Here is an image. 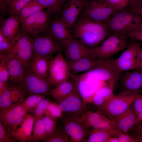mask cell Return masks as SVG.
I'll list each match as a JSON object with an SVG mask.
<instances>
[{
	"mask_svg": "<svg viewBox=\"0 0 142 142\" xmlns=\"http://www.w3.org/2000/svg\"><path fill=\"white\" fill-rule=\"evenodd\" d=\"M139 94L122 92L107 100L99 107V111L110 119L115 120L116 118L126 111L132 104Z\"/></svg>",
	"mask_w": 142,
	"mask_h": 142,
	"instance_id": "5b68a950",
	"label": "cell"
},
{
	"mask_svg": "<svg viewBox=\"0 0 142 142\" xmlns=\"http://www.w3.org/2000/svg\"><path fill=\"white\" fill-rule=\"evenodd\" d=\"M6 52L15 55L21 61L26 69L29 68L34 57L32 37L20 30L13 40L11 48Z\"/></svg>",
	"mask_w": 142,
	"mask_h": 142,
	"instance_id": "52a82bcc",
	"label": "cell"
},
{
	"mask_svg": "<svg viewBox=\"0 0 142 142\" xmlns=\"http://www.w3.org/2000/svg\"><path fill=\"white\" fill-rule=\"evenodd\" d=\"M48 31L61 44L63 50L74 38L71 30L60 17L51 21Z\"/></svg>",
	"mask_w": 142,
	"mask_h": 142,
	"instance_id": "7402d4cb",
	"label": "cell"
},
{
	"mask_svg": "<svg viewBox=\"0 0 142 142\" xmlns=\"http://www.w3.org/2000/svg\"><path fill=\"white\" fill-rule=\"evenodd\" d=\"M4 54L9 72L10 83L18 84L22 80L26 69L20 60L14 54L6 52Z\"/></svg>",
	"mask_w": 142,
	"mask_h": 142,
	"instance_id": "603a6c76",
	"label": "cell"
},
{
	"mask_svg": "<svg viewBox=\"0 0 142 142\" xmlns=\"http://www.w3.org/2000/svg\"><path fill=\"white\" fill-rule=\"evenodd\" d=\"M12 0H0V12L3 16L7 12L9 5Z\"/></svg>",
	"mask_w": 142,
	"mask_h": 142,
	"instance_id": "7dc6e473",
	"label": "cell"
},
{
	"mask_svg": "<svg viewBox=\"0 0 142 142\" xmlns=\"http://www.w3.org/2000/svg\"><path fill=\"white\" fill-rule=\"evenodd\" d=\"M32 0H12L8 9L10 16L16 15L27 4Z\"/></svg>",
	"mask_w": 142,
	"mask_h": 142,
	"instance_id": "e575fe53",
	"label": "cell"
},
{
	"mask_svg": "<svg viewBox=\"0 0 142 142\" xmlns=\"http://www.w3.org/2000/svg\"><path fill=\"white\" fill-rule=\"evenodd\" d=\"M88 1H92V0H87Z\"/></svg>",
	"mask_w": 142,
	"mask_h": 142,
	"instance_id": "680465c9",
	"label": "cell"
},
{
	"mask_svg": "<svg viewBox=\"0 0 142 142\" xmlns=\"http://www.w3.org/2000/svg\"><path fill=\"white\" fill-rule=\"evenodd\" d=\"M142 123V111L136 115L135 126Z\"/></svg>",
	"mask_w": 142,
	"mask_h": 142,
	"instance_id": "816d5d0a",
	"label": "cell"
},
{
	"mask_svg": "<svg viewBox=\"0 0 142 142\" xmlns=\"http://www.w3.org/2000/svg\"><path fill=\"white\" fill-rule=\"evenodd\" d=\"M93 50V48L88 47L80 40L74 38L63 52L69 64L83 58L90 57Z\"/></svg>",
	"mask_w": 142,
	"mask_h": 142,
	"instance_id": "ffe728a7",
	"label": "cell"
},
{
	"mask_svg": "<svg viewBox=\"0 0 142 142\" xmlns=\"http://www.w3.org/2000/svg\"><path fill=\"white\" fill-rule=\"evenodd\" d=\"M139 69L142 70V48L141 49L140 54V63Z\"/></svg>",
	"mask_w": 142,
	"mask_h": 142,
	"instance_id": "6f0895ef",
	"label": "cell"
},
{
	"mask_svg": "<svg viewBox=\"0 0 142 142\" xmlns=\"http://www.w3.org/2000/svg\"><path fill=\"white\" fill-rule=\"evenodd\" d=\"M74 38L89 48H94L100 45L112 33L105 22L96 21L81 16L72 28Z\"/></svg>",
	"mask_w": 142,
	"mask_h": 142,
	"instance_id": "6da1fadb",
	"label": "cell"
},
{
	"mask_svg": "<svg viewBox=\"0 0 142 142\" xmlns=\"http://www.w3.org/2000/svg\"><path fill=\"white\" fill-rule=\"evenodd\" d=\"M45 9L35 0H32L25 6L16 15L20 21L38 12Z\"/></svg>",
	"mask_w": 142,
	"mask_h": 142,
	"instance_id": "d6a6232c",
	"label": "cell"
},
{
	"mask_svg": "<svg viewBox=\"0 0 142 142\" xmlns=\"http://www.w3.org/2000/svg\"><path fill=\"white\" fill-rule=\"evenodd\" d=\"M105 22L112 33L128 36L142 22V16L126 8L116 12Z\"/></svg>",
	"mask_w": 142,
	"mask_h": 142,
	"instance_id": "7a4b0ae2",
	"label": "cell"
},
{
	"mask_svg": "<svg viewBox=\"0 0 142 142\" xmlns=\"http://www.w3.org/2000/svg\"><path fill=\"white\" fill-rule=\"evenodd\" d=\"M142 4V0H129L127 9L130 11Z\"/></svg>",
	"mask_w": 142,
	"mask_h": 142,
	"instance_id": "c3c4849f",
	"label": "cell"
},
{
	"mask_svg": "<svg viewBox=\"0 0 142 142\" xmlns=\"http://www.w3.org/2000/svg\"><path fill=\"white\" fill-rule=\"evenodd\" d=\"M45 95L37 94L30 95L23 102L25 107L29 110L35 107L42 99L45 98Z\"/></svg>",
	"mask_w": 142,
	"mask_h": 142,
	"instance_id": "74e56055",
	"label": "cell"
},
{
	"mask_svg": "<svg viewBox=\"0 0 142 142\" xmlns=\"http://www.w3.org/2000/svg\"><path fill=\"white\" fill-rule=\"evenodd\" d=\"M121 132L117 128L105 129L93 128L88 132L86 142H107L110 137L117 136Z\"/></svg>",
	"mask_w": 142,
	"mask_h": 142,
	"instance_id": "f1b7e54d",
	"label": "cell"
},
{
	"mask_svg": "<svg viewBox=\"0 0 142 142\" xmlns=\"http://www.w3.org/2000/svg\"><path fill=\"white\" fill-rule=\"evenodd\" d=\"M131 105L136 115L142 111V94L137 95Z\"/></svg>",
	"mask_w": 142,
	"mask_h": 142,
	"instance_id": "f6af8a7d",
	"label": "cell"
},
{
	"mask_svg": "<svg viewBox=\"0 0 142 142\" xmlns=\"http://www.w3.org/2000/svg\"><path fill=\"white\" fill-rule=\"evenodd\" d=\"M136 131L142 135V123L136 125Z\"/></svg>",
	"mask_w": 142,
	"mask_h": 142,
	"instance_id": "9f6ffc18",
	"label": "cell"
},
{
	"mask_svg": "<svg viewBox=\"0 0 142 142\" xmlns=\"http://www.w3.org/2000/svg\"><path fill=\"white\" fill-rule=\"evenodd\" d=\"M71 74H78L87 72L97 67L98 60L90 57L83 58L69 64Z\"/></svg>",
	"mask_w": 142,
	"mask_h": 142,
	"instance_id": "4316f807",
	"label": "cell"
},
{
	"mask_svg": "<svg viewBox=\"0 0 142 142\" xmlns=\"http://www.w3.org/2000/svg\"><path fill=\"white\" fill-rule=\"evenodd\" d=\"M49 60L40 57L34 56L30 68L36 74L48 80Z\"/></svg>",
	"mask_w": 142,
	"mask_h": 142,
	"instance_id": "f546056e",
	"label": "cell"
},
{
	"mask_svg": "<svg viewBox=\"0 0 142 142\" xmlns=\"http://www.w3.org/2000/svg\"><path fill=\"white\" fill-rule=\"evenodd\" d=\"M117 11L102 0H93L88 2L82 16L94 21L105 22Z\"/></svg>",
	"mask_w": 142,
	"mask_h": 142,
	"instance_id": "7c38bea8",
	"label": "cell"
},
{
	"mask_svg": "<svg viewBox=\"0 0 142 142\" xmlns=\"http://www.w3.org/2000/svg\"><path fill=\"white\" fill-rule=\"evenodd\" d=\"M36 119L33 115L27 114L19 125L20 126L11 134L14 141L25 142L32 141V131Z\"/></svg>",
	"mask_w": 142,
	"mask_h": 142,
	"instance_id": "cb8c5ba5",
	"label": "cell"
},
{
	"mask_svg": "<svg viewBox=\"0 0 142 142\" xmlns=\"http://www.w3.org/2000/svg\"><path fill=\"white\" fill-rule=\"evenodd\" d=\"M51 14L47 10L38 12L21 21V29L32 37L49 31Z\"/></svg>",
	"mask_w": 142,
	"mask_h": 142,
	"instance_id": "ba28073f",
	"label": "cell"
},
{
	"mask_svg": "<svg viewBox=\"0 0 142 142\" xmlns=\"http://www.w3.org/2000/svg\"><path fill=\"white\" fill-rule=\"evenodd\" d=\"M44 114L42 118L48 136V139L56 131V119Z\"/></svg>",
	"mask_w": 142,
	"mask_h": 142,
	"instance_id": "d590c367",
	"label": "cell"
},
{
	"mask_svg": "<svg viewBox=\"0 0 142 142\" xmlns=\"http://www.w3.org/2000/svg\"><path fill=\"white\" fill-rule=\"evenodd\" d=\"M50 13L52 16L60 14L67 0H35Z\"/></svg>",
	"mask_w": 142,
	"mask_h": 142,
	"instance_id": "1f68e13d",
	"label": "cell"
},
{
	"mask_svg": "<svg viewBox=\"0 0 142 142\" xmlns=\"http://www.w3.org/2000/svg\"><path fill=\"white\" fill-rule=\"evenodd\" d=\"M20 24V20L16 15L3 18L0 25V32L13 41L21 30Z\"/></svg>",
	"mask_w": 142,
	"mask_h": 142,
	"instance_id": "d4e9b609",
	"label": "cell"
},
{
	"mask_svg": "<svg viewBox=\"0 0 142 142\" xmlns=\"http://www.w3.org/2000/svg\"><path fill=\"white\" fill-rule=\"evenodd\" d=\"M33 108H34L33 115L36 119L42 118L44 114L45 110L36 106Z\"/></svg>",
	"mask_w": 142,
	"mask_h": 142,
	"instance_id": "681fc988",
	"label": "cell"
},
{
	"mask_svg": "<svg viewBox=\"0 0 142 142\" xmlns=\"http://www.w3.org/2000/svg\"><path fill=\"white\" fill-rule=\"evenodd\" d=\"M42 118L37 119L34 123L33 130L32 141L46 142L48 136Z\"/></svg>",
	"mask_w": 142,
	"mask_h": 142,
	"instance_id": "836d02e7",
	"label": "cell"
},
{
	"mask_svg": "<svg viewBox=\"0 0 142 142\" xmlns=\"http://www.w3.org/2000/svg\"><path fill=\"white\" fill-rule=\"evenodd\" d=\"M10 83L9 84H7L0 81V94H1L5 90Z\"/></svg>",
	"mask_w": 142,
	"mask_h": 142,
	"instance_id": "f5cc1de1",
	"label": "cell"
},
{
	"mask_svg": "<svg viewBox=\"0 0 142 142\" xmlns=\"http://www.w3.org/2000/svg\"><path fill=\"white\" fill-rule=\"evenodd\" d=\"M128 36L131 39L139 40L142 43V22Z\"/></svg>",
	"mask_w": 142,
	"mask_h": 142,
	"instance_id": "ee69618b",
	"label": "cell"
},
{
	"mask_svg": "<svg viewBox=\"0 0 142 142\" xmlns=\"http://www.w3.org/2000/svg\"><path fill=\"white\" fill-rule=\"evenodd\" d=\"M121 73L113 70L103 60H99L97 67L81 74L85 78L94 80L117 82Z\"/></svg>",
	"mask_w": 142,
	"mask_h": 142,
	"instance_id": "e0dca14e",
	"label": "cell"
},
{
	"mask_svg": "<svg viewBox=\"0 0 142 142\" xmlns=\"http://www.w3.org/2000/svg\"><path fill=\"white\" fill-rule=\"evenodd\" d=\"M32 38L34 56L50 60L59 52L63 51L61 44L49 31Z\"/></svg>",
	"mask_w": 142,
	"mask_h": 142,
	"instance_id": "8992f818",
	"label": "cell"
},
{
	"mask_svg": "<svg viewBox=\"0 0 142 142\" xmlns=\"http://www.w3.org/2000/svg\"><path fill=\"white\" fill-rule=\"evenodd\" d=\"M77 90L75 83L71 77L55 87L50 93L55 99L60 101Z\"/></svg>",
	"mask_w": 142,
	"mask_h": 142,
	"instance_id": "83f0119b",
	"label": "cell"
},
{
	"mask_svg": "<svg viewBox=\"0 0 142 142\" xmlns=\"http://www.w3.org/2000/svg\"><path fill=\"white\" fill-rule=\"evenodd\" d=\"M80 118L81 122L87 128L90 127L105 129L117 128L115 120L99 111L84 112Z\"/></svg>",
	"mask_w": 142,
	"mask_h": 142,
	"instance_id": "5bb4252c",
	"label": "cell"
},
{
	"mask_svg": "<svg viewBox=\"0 0 142 142\" xmlns=\"http://www.w3.org/2000/svg\"><path fill=\"white\" fill-rule=\"evenodd\" d=\"M18 84L27 94L45 95L51 91V85L48 80L36 74L30 68L26 69L23 77Z\"/></svg>",
	"mask_w": 142,
	"mask_h": 142,
	"instance_id": "8fae6325",
	"label": "cell"
},
{
	"mask_svg": "<svg viewBox=\"0 0 142 142\" xmlns=\"http://www.w3.org/2000/svg\"><path fill=\"white\" fill-rule=\"evenodd\" d=\"M50 102L48 99L45 98L41 100L36 106L45 110Z\"/></svg>",
	"mask_w": 142,
	"mask_h": 142,
	"instance_id": "f907efd6",
	"label": "cell"
},
{
	"mask_svg": "<svg viewBox=\"0 0 142 142\" xmlns=\"http://www.w3.org/2000/svg\"><path fill=\"white\" fill-rule=\"evenodd\" d=\"M71 77L75 83L79 94L86 102H90L94 94L101 86L102 82L89 79L81 74H72Z\"/></svg>",
	"mask_w": 142,
	"mask_h": 142,
	"instance_id": "d6986e66",
	"label": "cell"
},
{
	"mask_svg": "<svg viewBox=\"0 0 142 142\" xmlns=\"http://www.w3.org/2000/svg\"><path fill=\"white\" fill-rule=\"evenodd\" d=\"M28 110L23 102L14 104L0 110V121L11 134L20 125Z\"/></svg>",
	"mask_w": 142,
	"mask_h": 142,
	"instance_id": "30bf717a",
	"label": "cell"
},
{
	"mask_svg": "<svg viewBox=\"0 0 142 142\" xmlns=\"http://www.w3.org/2000/svg\"><path fill=\"white\" fill-rule=\"evenodd\" d=\"M131 105L115 120L117 128L121 132L126 134L135 126L136 114Z\"/></svg>",
	"mask_w": 142,
	"mask_h": 142,
	"instance_id": "484cf974",
	"label": "cell"
},
{
	"mask_svg": "<svg viewBox=\"0 0 142 142\" xmlns=\"http://www.w3.org/2000/svg\"><path fill=\"white\" fill-rule=\"evenodd\" d=\"M119 142H138V140L134 136L122 132L116 136Z\"/></svg>",
	"mask_w": 142,
	"mask_h": 142,
	"instance_id": "bcb514c9",
	"label": "cell"
},
{
	"mask_svg": "<svg viewBox=\"0 0 142 142\" xmlns=\"http://www.w3.org/2000/svg\"><path fill=\"white\" fill-rule=\"evenodd\" d=\"M135 70L120 74L117 82L122 90L121 93H142V70Z\"/></svg>",
	"mask_w": 142,
	"mask_h": 142,
	"instance_id": "2e32d148",
	"label": "cell"
},
{
	"mask_svg": "<svg viewBox=\"0 0 142 142\" xmlns=\"http://www.w3.org/2000/svg\"><path fill=\"white\" fill-rule=\"evenodd\" d=\"M14 141L6 127L0 121V142Z\"/></svg>",
	"mask_w": 142,
	"mask_h": 142,
	"instance_id": "7bdbcfd3",
	"label": "cell"
},
{
	"mask_svg": "<svg viewBox=\"0 0 142 142\" xmlns=\"http://www.w3.org/2000/svg\"><path fill=\"white\" fill-rule=\"evenodd\" d=\"M46 142H69V139L66 134L63 132L56 131L49 138Z\"/></svg>",
	"mask_w": 142,
	"mask_h": 142,
	"instance_id": "60d3db41",
	"label": "cell"
},
{
	"mask_svg": "<svg viewBox=\"0 0 142 142\" xmlns=\"http://www.w3.org/2000/svg\"><path fill=\"white\" fill-rule=\"evenodd\" d=\"M136 41L132 39L127 48L117 58L108 59L113 70L122 73L139 69L141 43Z\"/></svg>",
	"mask_w": 142,
	"mask_h": 142,
	"instance_id": "277c9868",
	"label": "cell"
},
{
	"mask_svg": "<svg viewBox=\"0 0 142 142\" xmlns=\"http://www.w3.org/2000/svg\"><path fill=\"white\" fill-rule=\"evenodd\" d=\"M63 113L58 104L50 102L45 110L44 114L57 119L62 117Z\"/></svg>",
	"mask_w": 142,
	"mask_h": 142,
	"instance_id": "f35d334b",
	"label": "cell"
},
{
	"mask_svg": "<svg viewBox=\"0 0 142 142\" xmlns=\"http://www.w3.org/2000/svg\"><path fill=\"white\" fill-rule=\"evenodd\" d=\"M59 102L58 105L63 113L68 115L80 116L84 112L86 102L77 90Z\"/></svg>",
	"mask_w": 142,
	"mask_h": 142,
	"instance_id": "ac0fdd59",
	"label": "cell"
},
{
	"mask_svg": "<svg viewBox=\"0 0 142 142\" xmlns=\"http://www.w3.org/2000/svg\"><path fill=\"white\" fill-rule=\"evenodd\" d=\"M116 82L110 81L107 85H102L97 91L93 95L96 99L103 103L115 95L114 93V89Z\"/></svg>",
	"mask_w": 142,
	"mask_h": 142,
	"instance_id": "4dcf8cb0",
	"label": "cell"
},
{
	"mask_svg": "<svg viewBox=\"0 0 142 142\" xmlns=\"http://www.w3.org/2000/svg\"><path fill=\"white\" fill-rule=\"evenodd\" d=\"M87 2V0H67L65 3L60 18L71 30Z\"/></svg>",
	"mask_w": 142,
	"mask_h": 142,
	"instance_id": "9a60e30c",
	"label": "cell"
},
{
	"mask_svg": "<svg viewBox=\"0 0 142 142\" xmlns=\"http://www.w3.org/2000/svg\"><path fill=\"white\" fill-rule=\"evenodd\" d=\"M107 142H119L116 136H113L110 137L108 140Z\"/></svg>",
	"mask_w": 142,
	"mask_h": 142,
	"instance_id": "11a10c76",
	"label": "cell"
},
{
	"mask_svg": "<svg viewBox=\"0 0 142 142\" xmlns=\"http://www.w3.org/2000/svg\"><path fill=\"white\" fill-rule=\"evenodd\" d=\"M0 81L9 84V75L4 54H0Z\"/></svg>",
	"mask_w": 142,
	"mask_h": 142,
	"instance_id": "8d00e7d4",
	"label": "cell"
},
{
	"mask_svg": "<svg viewBox=\"0 0 142 142\" xmlns=\"http://www.w3.org/2000/svg\"><path fill=\"white\" fill-rule=\"evenodd\" d=\"M13 41L5 37L0 32V54L8 51L12 46Z\"/></svg>",
	"mask_w": 142,
	"mask_h": 142,
	"instance_id": "b9f144b4",
	"label": "cell"
},
{
	"mask_svg": "<svg viewBox=\"0 0 142 142\" xmlns=\"http://www.w3.org/2000/svg\"><path fill=\"white\" fill-rule=\"evenodd\" d=\"M62 52H59L49 60L48 80L54 87L71 77L69 64Z\"/></svg>",
	"mask_w": 142,
	"mask_h": 142,
	"instance_id": "9c48e42d",
	"label": "cell"
},
{
	"mask_svg": "<svg viewBox=\"0 0 142 142\" xmlns=\"http://www.w3.org/2000/svg\"><path fill=\"white\" fill-rule=\"evenodd\" d=\"M105 4L112 8L118 11L126 9L129 0H102Z\"/></svg>",
	"mask_w": 142,
	"mask_h": 142,
	"instance_id": "ab89813d",
	"label": "cell"
},
{
	"mask_svg": "<svg viewBox=\"0 0 142 142\" xmlns=\"http://www.w3.org/2000/svg\"><path fill=\"white\" fill-rule=\"evenodd\" d=\"M27 95L19 84L10 83L0 94V110L23 102L26 98Z\"/></svg>",
	"mask_w": 142,
	"mask_h": 142,
	"instance_id": "44dd1931",
	"label": "cell"
},
{
	"mask_svg": "<svg viewBox=\"0 0 142 142\" xmlns=\"http://www.w3.org/2000/svg\"><path fill=\"white\" fill-rule=\"evenodd\" d=\"M63 121V131L70 142H86L87 128L81 122L80 117L68 115Z\"/></svg>",
	"mask_w": 142,
	"mask_h": 142,
	"instance_id": "4fadbf2b",
	"label": "cell"
},
{
	"mask_svg": "<svg viewBox=\"0 0 142 142\" xmlns=\"http://www.w3.org/2000/svg\"><path fill=\"white\" fill-rule=\"evenodd\" d=\"M130 11L142 16V4Z\"/></svg>",
	"mask_w": 142,
	"mask_h": 142,
	"instance_id": "db71d44e",
	"label": "cell"
},
{
	"mask_svg": "<svg viewBox=\"0 0 142 142\" xmlns=\"http://www.w3.org/2000/svg\"><path fill=\"white\" fill-rule=\"evenodd\" d=\"M128 36L120 33H112L98 46L93 48L90 57L96 60L110 59L118 52L126 49L131 39Z\"/></svg>",
	"mask_w": 142,
	"mask_h": 142,
	"instance_id": "3957f363",
	"label": "cell"
}]
</instances>
